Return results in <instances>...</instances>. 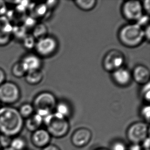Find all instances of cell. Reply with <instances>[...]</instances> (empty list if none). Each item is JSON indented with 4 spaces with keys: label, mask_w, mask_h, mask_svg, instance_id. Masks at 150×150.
<instances>
[{
    "label": "cell",
    "mask_w": 150,
    "mask_h": 150,
    "mask_svg": "<svg viewBox=\"0 0 150 150\" xmlns=\"http://www.w3.org/2000/svg\"><path fill=\"white\" fill-rule=\"evenodd\" d=\"M125 62L122 53L117 50H112L105 55L103 60V67L105 70L113 72L122 68Z\"/></svg>",
    "instance_id": "7"
},
{
    "label": "cell",
    "mask_w": 150,
    "mask_h": 150,
    "mask_svg": "<svg viewBox=\"0 0 150 150\" xmlns=\"http://www.w3.org/2000/svg\"><path fill=\"white\" fill-rule=\"evenodd\" d=\"M48 8L45 4H40L35 8L34 12L36 17H43L46 14Z\"/></svg>",
    "instance_id": "27"
},
{
    "label": "cell",
    "mask_w": 150,
    "mask_h": 150,
    "mask_svg": "<svg viewBox=\"0 0 150 150\" xmlns=\"http://www.w3.org/2000/svg\"><path fill=\"white\" fill-rule=\"evenodd\" d=\"M21 91L17 85L10 81H5L0 86V102L11 105L20 100Z\"/></svg>",
    "instance_id": "6"
},
{
    "label": "cell",
    "mask_w": 150,
    "mask_h": 150,
    "mask_svg": "<svg viewBox=\"0 0 150 150\" xmlns=\"http://www.w3.org/2000/svg\"><path fill=\"white\" fill-rule=\"evenodd\" d=\"M43 76L44 75L41 69L27 72L25 76L27 83L32 85L41 83L43 80Z\"/></svg>",
    "instance_id": "17"
},
{
    "label": "cell",
    "mask_w": 150,
    "mask_h": 150,
    "mask_svg": "<svg viewBox=\"0 0 150 150\" xmlns=\"http://www.w3.org/2000/svg\"><path fill=\"white\" fill-rule=\"evenodd\" d=\"M57 104L56 98L53 94L44 92L35 97L33 105L35 113L44 118L52 113Z\"/></svg>",
    "instance_id": "4"
},
{
    "label": "cell",
    "mask_w": 150,
    "mask_h": 150,
    "mask_svg": "<svg viewBox=\"0 0 150 150\" xmlns=\"http://www.w3.org/2000/svg\"><path fill=\"white\" fill-rule=\"evenodd\" d=\"M141 144H142L141 145V146L142 149H144V150H150V138L149 137H147L146 139H145Z\"/></svg>",
    "instance_id": "34"
},
{
    "label": "cell",
    "mask_w": 150,
    "mask_h": 150,
    "mask_svg": "<svg viewBox=\"0 0 150 150\" xmlns=\"http://www.w3.org/2000/svg\"><path fill=\"white\" fill-rule=\"evenodd\" d=\"M0 103H1V102H0Z\"/></svg>",
    "instance_id": "44"
},
{
    "label": "cell",
    "mask_w": 150,
    "mask_h": 150,
    "mask_svg": "<svg viewBox=\"0 0 150 150\" xmlns=\"http://www.w3.org/2000/svg\"><path fill=\"white\" fill-rule=\"evenodd\" d=\"M42 150H61L59 146L54 144H49Z\"/></svg>",
    "instance_id": "36"
},
{
    "label": "cell",
    "mask_w": 150,
    "mask_h": 150,
    "mask_svg": "<svg viewBox=\"0 0 150 150\" xmlns=\"http://www.w3.org/2000/svg\"><path fill=\"white\" fill-rule=\"evenodd\" d=\"M144 38H146L148 41H150V25L146 27V29L144 30Z\"/></svg>",
    "instance_id": "38"
},
{
    "label": "cell",
    "mask_w": 150,
    "mask_h": 150,
    "mask_svg": "<svg viewBox=\"0 0 150 150\" xmlns=\"http://www.w3.org/2000/svg\"><path fill=\"white\" fill-rule=\"evenodd\" d=\"M0 134H1V133H0Z\"/></svg>",
    "instance_id": "45"
},
{
    "label": "cell",
    "mask_w": 150,
    "mask_h": 150,
    "mask_svg": "<svg viewBox=\"0 0 150 150\" xmlns=\"http://www.w3.org/2000/svg\"><path fill=\"white\" fill-rule=\"evenodd\" d=\"M12 75L17 78H21L25 76L27 73V71L25 69L22 62L20 61L15 63L12 66L11 70Z\"/></svg>",
    "instance_id": "22"
},
{
    "label": "cell",
    "mask_w": 150,
    "mask_h": 150,
    "mask_svg": "<svg viewBox=\"0 0 150 150\" xmlns=\"http://www.w3.org/2000/svg\"><path fill=\"white\" fill-rule=\"evenodd\" d=\"M142 86H143L140 91L141 96L144 100L147 102H149L150 98V82Z\"/></svg>",
    "instance_id": "28"
},
{
    "label": "cell",
    "mask_w": 150,
    "mask_h": 150,
    "mask_svg": "<svg viewBox=\"0 0 150 150\" xmlns=\"http://www.w3.org/2000/svg\"><path fill=\"white\" fill-rule=\"evenodd\" d=\"M132 76L136 83L144 85L149 82L150 70L144 65H138L134 68Z\"/></svg>",
    "instance_id": "15"
},
{
    "label": "cell",
    "mask_w": 150,
    "mask_h": 150,
    "mask_svg": "<svg viewBox=\"0 0 150 150\" xmlns=\"http://www.w3.org/2000/svg\"><path fill=\"white\" fill-rule=\"evenodd\" d=\"M57 2L58 1H50L47 2V3L45 4L47 6V8H51L54 7L57 5Z\"/></svg>",
    "instance_id": "40"
},
{
    "label": "cell",
    "mask_w": 150,
    "mask_h": 150,
    "mask_svg": "<svg viewBox=\"0 0 150 150\" xmlns=\"http://www.w3.org/2000/svg\"><path fill=\"white\" fill-rule=\"evenodd\" d=\"M141 115L144 118L146 122L149 124L150 118V107L149 105H144L141 110Z\"/></svg>",
    "instance_id": "30"
},
{
    "label": "cell",
    "mask_w": 150,
    "mask_h": 150,
    "mask_svg": "<svg viewBox=\"0 0 150 150\" xmlns=\"http://www.w3.org/2000/svg\"><path fill=\"white\" fill-rule=\"evenodd\" d=\"M0 150H3V149L2 148V147L0 146Z\"/></svg>",
    "instance_id": "42"
},
{
    "label": "cell",
    "mask_w": 150,
    "mask_h": 150,
    "mask_svg": "<svg viewBox=\"0 0 150 150\" xmlns=\"http://www.w3.org/2000/svg\"><path fill=\"white\" fill-rule=\"evenodd\" d=\"M142 7L143 9L146 11L148 13L150 12V3L149 0H146L143 2L142 4Z\"/></svg>",
    "instance_id": "35"
},
{
    "label": "cell",
    "mask_w": 150,
    "mask_h": 150,
    "mask_svg": "<svg viewBox=\"0 0 150 150\" xmlns=\"http://www.w3.org/2000/svg\"><path fill=\"white\" fill-rule=\"evenodd\" d=\"M142 4L138 1H128L122 6V13L128 20L137 21L142 15Z\"/></svg>",
    "instance_id": "8"
},
{
    "label": "cell",
    "mask_w": 150,
    "mask_h": 150,
    "mask_svg": "<svg viewBox=\"0 0 150 150\" xmlns=\"http://www.w3.org/2000/svg\"><path fill=\"white\" fill-rule=\"evenodd\" d=\"M128 146L126 144L121 140H114L111 145L110 150H127Z\"/></svg>",
    "instance_id": "26"
},
{
    "label": "cell",
    "mask_w": 150,
    "mask_h": 150,
    "mask_svg": "<svg viewBox=\"0 0 150 150\" xmlns=\"http://www.w3.org/2000/svg\"><path fill=\"white\" fill-rule=\"evenodd\" d=\"M7 12V5H6V2L0 0V16H5Z\"/></svg>",
    "instance_id": "33"
},
{
    "label": "cell",
    "mask_w": 150,
    "mask_h": 150,
    "mask_svg": "<svg viewBox=\"0 0 150 150\" xmlns=\"http://www.w3.org/2000/svg\"><path fill=\"white\" fill-rule=\"evenodd\" d=\"M18 111L20 115L23 119H27L32 115L33 114H34L35 110L33 105L26 103L21 105L19 109H18Z\"/></svg>",
    "instance_id": "21"
},
{
    "label": "cell",
    "mask_w": 150,
    "mask_h": 150,
    "mask_svg": "<svg viewBox=\"0 0 150 150\" xmlns=\"http://www.w3.org/2000/svg\"><path fill=\"white\" fill-rule=\"evenodd\" d=\"M23 44L26 49H32L35 48L36 44V40L33 35H27L23 39Z\"/></svg>",
    "instance_id": "25"
},
{
    "label": "cell",
    "mask_w": 150,
    "mask_h": 150,
    "mask_svg": "<svg viewBox=\"0 0 150 150\" xmlns=\"http://www.w3.org/2000/svg\"><path fill=\"white\" fill-rule=\"evenodd\" d=\"M27 150V149H26V150Z\"/></svg>",
    "instance_id": "43"
},
{
    "label": "cell",
    "mask_w": 150,
    "mask_h": 150,
    "mask_svg": "<svg viewBox=\"0 0 150 150\" xmlns=\"http://www.w3.org/2000/svg\"><path fill=\"white\" fill-rule=\"evenodd\" d=\"M12 137L4 134H0V146L3 149L9 148Z\"/></svg>",
    "instance_id": "29"
},
{
    "label": "cell",
    "mask_w": 150,
    "mask_h": 150,
    "mask_svg": "<svg viewBox=\"0 0 150 150\" xmlns=\"http://www.w3.org/2000/svg\"><path fill=\"white\" fill-rule=\"evenodd\" d=\"M75 4L81 9L85 11H89L93 9L96 6V0H77L75 1Z\"/></svg>",
    "instance_id": "23"
},
{
    "label": "cell",
    "mask_w": 150,
    "mask_h": 150,
    "mask_svg": "<svg viewBox=\"0 0 150 150\" xmlns=\"http://www.w3.org/2000/svg\"><path fill=\"white\" fill-rule=\"evenodd\" d=\"M114 81L120 86H126L130 83L132 75L128 69L120 68L112 72Z\"/></svg>",
    "instance_id": "14"
},
{
    "label": "cell",
    "mask_w": 150,
    "mask_h": 150,
    "mask_svg": "<svg viewBox=\"0 0 150 150\" xmlns=\"http://www.w3.org/2000/svg\"><path fill=\"white\" fill-rule=\"evenodd\" d=\"M43 124L52 137L63 138L66 136L70 130L68 120L61 114L55 112L43 118Z\"/></svg>",
    "instance_id": "2"
},
{
    "label": "cell",
    "mask_w": 150,
    "mask_h": 150,
    "mask_svg": "<svg viewBox=\"0 0 150 150\" xmlns=\"http://www.w3.org/2000/svg\"><path fill=\"white\" fill-rule=\"evenodd\" d=\"M43 124V118L38 114L34 113L27 118L24 122V127L29 132L33 133L41 128Z\"/></svg>",
    "instance_id": "16"
},
{
    "label": "cell",
    "mask_w": 150,
    "mask_h": 150,
    "mask_svg": "<svg viewBox=\"0 0 150 150\" xmlns=\"http://www.w3.org/2000/svg\"><path fill=\"white\" fill-rule=\"evenodd\" d=\"M55 109L57 111L56 112L61 114L67 119H68V118L71 115L72 110L71 107L66 102L62 101L57 103Z\"/></svg>",
    "instance_id": "20"
},
{
    "label": "cell",
    "mask_w": 150,
    "mask_h": 150,
    "mask_svg": "<svg viewBox=\"0 0 150 150\" xmlns=\"http://www.w3.org/2000/svg\"><path fill=\"white\" fill-rule=\"evenodd\" d=\"M51 137L46 129L40 128L32 133L31 142L37 148L43 149L50 144Z\"/></svg>",
    "instance_id": "12"
},
{
    "label": "cell",
    "mask_w": 150,
    "mask_h": 150,
    "mask_svg": "<svg viewBox=\"0 0 150 150\" xmlns=\"http://www.w3.org/2000/svg\"><path fill=\"white\" fill-rule=\"evenodd\" d=\"M27 72L39 70L42 66L40 57L34 54H29L23 57L21 61Z\"/></svg>",
    "instance_id": "13"
},
{
    "label": "cell",
    "mask_w": 150,
    "mask_h": 150,
    "mask_svg": "<svg viewBox=\"0 0 150 150\" xmlns=\"http://www.w3.org/2000/svg\"><path fill=\"white\" fill-rule=\"evenodd\" d=\"M6 79V74L3 69L0 68V86L4 83Z\"/></svg>",
    "instance_id": "37"
},
{
    "label": "cell",
    "mask_w": 150,
    "mask_h": 150,
    "mask_svg": "<svg viewBox=\"0 0 150 150\" xmlns=\"http://www.w3.org/2000/svg\"><path fill=\"white\" fill-rule=\"evenodd\" d=\"M92 138V133L85 127L78 128L73 132L70 138L71 144L77 148H81L89 144Z\"/></svg>",
    "instance_id": "10"
},
{
    "label": "cell",
    "mask_w": 150,
    "mask_h": 150,
    "mask_svg": "<svg viewBox=\"0 0 150 150\" xmlns=\"http://www.w3.org/2000/svg\"><path fill=\"white\" fill-rule=\"evenodd\" d=\"M27 144L26 138L18 135L12 137L10 148L13 150H26Z\"/></svg>",
    "instance_id": "18"
},
{
    "label": "cell",
    "mask_w": 150,
    "mask_h": 150,
    "mask_svg": "<svg viewBox=\"0 0 150 150\" xmlns=\"http://www.w3.org/2000/svg\"><path fill=\"white\" fill-rule=\"evenodd\" d=\"M57 43L52 37H45L37 41L35 46V49L38 54L41 57L50 56L56 51Z\"/></svg>",
    "instance_id": "9"
},
{
    "label": "cell",
    "mask_w": 150,
    "mask_h": 150,
    "mask_svg": "<svg viewBox=\"0 0 150 150\" xmlns=\"http://www.w3.org/2000/svg\"><path fill=\"white\" fill-rule=\"evenodd\" d=\"M48 29L43 23H39L35 25L33 28V36L38 41L47 37Z\"/></svg>",
    "instance_id": "19"
},
{
    "label": "cell",
    "mask_w": 150,
    "mask_h": 150,
    "mask_svg": "<svg viewBox=\"0 0 150 150\" xmlns=\"http://www.w3.org/2000/svg\"><path fill=\"white\" fill-rule=\"evenodd\" d=\"M127 150H142V148L140 144H132L131 146L128 147Z\"/></svg>",
    "instance_id": "39"
},
{
    "label": "cell",
    "mask_w": 150,
    "mask_h": 150,
    "mask_svg": "<svg viewBox=\"0 0 150 150\" xmlns=\"http://www.w3.org/2000/svg\"><path fill=\"white\" fill-rule=\"evenodd\" d=\"M13 25L6 16H0V46L8 44L12 38Z\"/></svg>",
    "instance_id": "11"
},
{
    "label": "cell",
    "mask_w": 150,
    "mask_h": 150,
    "mask_svg": "<svg viewBox=\"0 0 150 150\" xmlns=\"http://www.w3.org/2000/svg\"><path fill=\"white\" fill-rule=\"evenodd\" d=\"M24 23L23 24V26L27 29V30L28 28H33L35 26V25L37 24V23L35 20V18L33 16H30L27 18L25 20Z\"/></svg>",
    "instance_id": "32"
},
{
    "label": "cell",
    "mask_w": 150,
    "mask_h": 150,
    "mask_svg": "<svg viewBox=\"0 0 150 150\" xmlns=\"http://www.w3.org/2000/svg\"><path fill=\"white\" fill-rule=\"evenodd\" d=\"M119 39L121 43L127 47H137L144 39V29L136 24L124 26L120 30Z\"/></svg>",
    "instance_id": "3"
},
{
    "label": "cell",
    "mask_w": 150,
    "mask_h": 150,
    "mask_svg": "<svg viewBox=\"0 0 150 150\" xmlns=\"http://www.w3.org/2000/svg\"><path fill=\"white\" fill-rule=\"evenodd\" d=\"M149 125L144 122H138L131 125L126 132V136L131 144H140L149 137Z\"/></svg>",
    "instance_id": "5"
},
{
    "label": "cell",
    "mask_w": 150,
    "mask_h": 150,
    "mask_svg": "<svg viewBox=\"0 0 150 150\" xmlns=\"http://www.w3.org/2000/svg\"><path fill=\"white\" fill-rule=\"evenodd\" d=\"M3 150H12V149L11 148H7L4 149H3Z\"/></svg>",
    "instance_id": "41"
},
{
    "label": "cell",
    "mask_w": 150,
    "mask_h": 150,
    "mask_svg": "<svg viewBox=\"0 0 150 150\" xmlns=\"http://www.w3.org/2000/svg\"><path fill=\"white\" fill-rule=\"evenodd\" d=\"M149 21H150V18L149 16L142 14V16H140V18L136 21V24L142 28V27H146V26L149 25Z\"/></svg>",
    "instance_id": "31"
},
{
    "label": "cell",
    "mask_w": 150,
    "mask_h": 150,
    "mask_svg": "<svg viewBox=\"0 0 150 150\" xmlns=\"http://www.w3.org/2000/svg\"><path fill=\"white\" fill-rule=\"evenodd\" d=\"M24 121L18 110L11 107L0 108V133L13 137L19 135Z\"/></svg>",
    "instance_id": "1"
},
{
    "label": "cell",
    "mask_w": 150,
    "mask_h": 150,
    "mask_svg": "<svg viewBox=\"0 0 150 150\" xmlns=\"http://www.w3.org/2000/svg\"><path fill=\"white\" fill-rule=\"evenodd\" d=\"M27 29L23 25H17L15 26H13L12 37H15L16 39L22 40L27 35Z\"/></svg>",
    "instance_id": "24"
}]
</instances>
